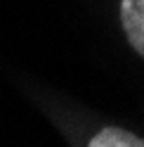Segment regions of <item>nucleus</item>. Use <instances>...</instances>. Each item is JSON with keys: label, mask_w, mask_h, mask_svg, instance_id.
Masks as SVG:
<instances>
[{"label": "nucleus", "mask_w": 144, "mask_h": 147, "mask_svg": "<svg viewBox=\"0 0 144 147\" xmlns=\"http://www.w3.org/2000/svg\"><path fill=\"white\" fill-rule=\"evenodd\" d=\"M121 22L132 48L144 57V0H123Z\"/></svg>", "instance_id": "nucleus-1"}, {"label": "nucleus", "mask_w": 144, "mask_h": 147, "mask_svg": "<svg viewBox=\"0 0 144 147\" xmlns=\"http://www.w3.org/2000/svg\"><path fill=\"white\" fill-rule=\"evenodd\" d=\"M87 147H144V138H137L123 128H102L92 140H90Z\"/></svg>", "instance_id": "nucleus-2"}]
</instances>
